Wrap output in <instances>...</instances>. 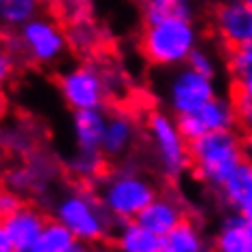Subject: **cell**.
<instances>
[{"label": "cell", "mask_w": 252, "mask_h": 252, "mask_svg": "<svg viewBox=\"0 0 252 252\" xmlns=\"http://www.w3.org/2000/svg\"><path fill=\"white\" fill-rule=\"evenodd\" d=\"M199 47V30L194 20L167 17V20L143 24L139 34V49L150 64L160 68H178L186 64Z\"/></svg>", "instance_id": "6da1fadb"}, {"label": "cell", "mask_w": 252, "mask_h": 252, "mask_svg": "<svg viewBox=\"0 0 252 252\" xmlns=\"http://www.w3.org/2000/svg\"><path fill=\"white\" fill-rule=\"evenodd\" d=\"M54 218L73 231L77 242L88 246L100 244L103 239L113 235V224L118 222L109 214L98 194L90 188L79 186L62 192L54 203Z\"/></svg>", "instance_id": "7a4b0ae2"}, {"label": "cell", "mask_w": 252, "mask_h": 252, "mask_svg": "<svg viewBox=\"0 0 252 252\" xmlns=\"http://www.w3.org/2000/svg\"><path fill=\"white\" fill-rule=\"evenodd\" d=\"M244 156V137L235 130H214L190 141V167L199 182L218 190L239 167Z\"/></svg>", "instance_id": "3957f363"}, {"label": "cell", "mask_w": 252, "mask_h": 252, "mask_svg": "<svg viewBox=\"0 0 252 252\" xmlns=\"http://www.w3.org/2000/svg\"><path fill=\"white\" fill-rule=\"evenodd\" d=\"M98 197L118 222H126L135 220L158 197V188L152 178L137 169L124 167L103 178L98 186Z\"/></svg>", "instance_id": "277c9868"}, {"label": "cell", "mask_w": 252, "mask_h": 252, "mask_svg": "<svg viewBox=\"0 0 252 252\" xmlns=\"http://www.w3.org/2000/svg\"><path fill=\"white\" fill-rule=\"evenodd\" d=\"M13 52H22L28 60L41 66H54L68 52V34L54 20L36 15L17 28L11 36ZM11 52V54H13Z\"/></svg>", "instance_id": "5b68a950"}, {"label": "cell", "mask_w": 252, "mask_h": 252, "mask_svg": "<svg viewBox=\"0 0 252 252\" xmlns=\"http://www.w3.org/2000/svg\"><path fill=\"white\" fill-rule=\"evenodd\" d=\"M146 130L158 169L167 178H180L190 167V143L182 135L178 118L171 111H152Z\"/></svg>", "instance_id": "8992f818"}, {"label": "cell", "mask_w": 252, "mask_h": 252, "mask_svg": "<svg viewBox=\"0 0 252 252\" xmlns=\"http://www.w3.org/2000/svg\"><path fill=\"white\" fill-rule=\"evenodd\" d=\"M58 92L71 111L100 109L109 96V77L96 64H73L58 75Z\"/></svg>", "instance_id": "52a82bcc"}, {"label": "cell", "mask_w": 252, "mask_h": 252, "mask_svg": "<svg viewBox=\"0 0 252 252\" xmlns=\"http://www.w3.org/2000/svg\"><path fill=\"white\" fill-rule=\"evenodd\" d=\"M218 96L216 77L203 75L190 64H182L173 68L165 84L167 107L175 118L184 113H194L201 109L207 100Z\"/></svg>", "instance_id": "ba28073f"}, {"label": "cell", "mask_w": 252, "mask_h": 252, "mask_svg": "<svg viewBox=\"0 0 252 252\" xmlns=\"http://www.w3.org/2000/svg\"><path fill=\"white\" fill-rule=\"evenodd\" d=\"M214 30L224 47L252 45V7L248 2H220L212 13Z\"/></svg>", "instance_id": "9c48e42d"}, {"label": "cell", "mask_w": 252, "mask_h": 252, "mask_svg": "<svg viewBox=\"0 0 252 252\" xmlns=\"http://www.w3.org/2000/svg\"><path fill=\"white\" fill-rule=\"evenodd\" d=\"M47 220L49 218H45V214H43L36 205L22 203L17 210L2 216L0 231L7 233V235L13 239V244L17 248H24V246H30L39 239V235L47 224Z\"/></svg>", "instance_id": "30bf717a"}, {"label": "cell", "mask_w": 252, "mask_h": 252, "mask_svg": "<svg viewBox=\"0 0 252 252\" xmlns=\"http://www.w3.org/2000/svg\"><path fill=\"white\" fill-rule=\"evenodd\" d=\"M135 220H139L143 226H148L150 231L158 233V235L165 237L167 233H171L175 226H178L182 220H186V212L184 205L178 197L173 194H160L156 197L152 203H150L146 210H143Z\"/></svg>", "instance_id": "8fae6325"}, {"label": "cell", "mask_w": 252, "mask_h": 252, "mask_svg": "<svg viewBox=\"0 0 252 252\" xmlns=\"http://www.w3.org/2000/svg\"><path fill=\"white\" fill-rule=\"evenodd\" d=\"M107 113L100 109H81L73 111L71 120V133L73 143L77 150H92V152H103V137L107 128Z\"/></svg>", "instance_id": "7c38bea8"}, {"label": "cell", "mask_w": 252, "mask_h": 252, "mask_svg": "<svg viewBox=\"0 0 252 252\" xmlns=\"http://www.w3.org/2000/svg\"><path fill=\"white\" fill-rule=\"evenodd\" d=\"M137 141V124L130 113L113 111L107 118L103 137V154L107 158H122L133 150Z\"/></svg>", "instance_id": "4fadbf2b"}, {"label": "cell", "mask_w": 252, "mask_h": 252, "mask_svg": "<svg viewBox=\"0 0 252 252\" xmlns=\"http://www.w3.org/2000/svg\"><path fill=\"white\" fill-rule=\"evenodd\" d=\"M113 248L116 252H160L162 235L150 231L139 220L118 222L113 231Z\"/></svg>", "instance_id": "5bb4252c"}, {"label": "cell", "mask_w": 252, "mask_h": 252, "mask_svg": "<svg viewBox=\"0 0 252 252\" xmlns=\"http://www.w3.org/2000/svg\"><path fill=\"white\" fill-rule=\"evenodd\" d=\"M201 130L205 133H214V130H235L237 128V116H235V105L233 98L224 96H214L212 100L194 111Z\"/></svg>", "instance_id": "9a60e30c"}, {"label": "cell", "mask_w": 252, "mask_h": 252, "mask_svg": "<svg viewBox=\"0 0 252 252\" xmlns=\"http://www.w3.org/2000/svg\"><path fill=\"white\" fill-rule=\"evenodd\" d=\"M218 194L224 205L239 212L252 199V160L244 158L226 182L218 188Z\"/></svg>", "instance_id": "2e32d148"}, {"label": "cell", "mask_w": 252, "mask_h": 252, "mask_svg": "<svg viewBox=\"0 0 252 252\" xmlns=\"http://www.w3.org/2000/svg\"><path fill=\"white\" fill-rule=\"evenodd\" d=\"M210 248L203 233L194 220H182L171 233L162 237V250L165 252H201Z\"/></svg>", "instance_id": "e0dca14e"}, {"label": "cell", "mask_w": 252, "mask_h": 252, "mask_svg": "<svg viewBox=\"0 0 252 252\" xmlns=\"http://www.w3.org/2000/svg\"><path fill=\"white\" fill-rule=\"evenodd\" d=\"M143 24H154L167 17H184L194 20V2L192 0H150L141 2Z\"/></svg>", "instance_id": "ac0fdd59"}, {"label": "cell", "mask_w": 252, "mask_h": 252, "mask_svg": "<svg viewBox=\"0 0 252 252\" xmlns=\"http://www.w3.org/2000/svg\"><path fill=\"white\" fill-rule=\"evenodd\" d=\"M226 66L235 84V92L252 96V45L229 49Z\"/></svg>", "instance_id": "d6986e66"}, {"label": "cell", "mask_w": 252, "mask_h": 252, "mask_svg": "<svg viewBox=\"0 0 252 252\" xmlns=\"http://www.w3.org/2000/svg\"><path fill=\"white\" fill-rule=\"evenodd\" d=\"M75 244H77V237L73 235V231L58 218H52L47 220L45 229L34 242V248L36 252H68Z\"/></svg>", "instance_id": "ffe728a7"}, {"label": "cell", "mask_w": 252, "mask_h": 252, "mask_svg": "<svg viewBox=\"0 0 252 252\" xmlns=\"http://www.w3.org/2000/svg\"><path fill=\"white\" fill-rule=\"evenodd\" d=\"M105 158L103 152H92V150H77L66 158V169L79 180H96L105 169Z\"/></svg>", "instance_id": "44dd1931"}, {"label": "cell", "mask_w": 252, "mask_h": 252, "mask_svg": "<svg viewBox=\"0 0 252 252\" xmlns=\"http://www.w3.org/2000/svg\"><path fill=\"white\" fill-rule=\"evenodd\" d=\"M41 0H0V20L7 28L17 30L39 13Z\"/></svg>", "instance_id": "7402d4cb"}, {"label": "cell", "mask_w": 252, "mask_h": 252, "mask_svg": "<svg viewBox=\"0 0 252 252\" xmlns=\"http://www.w3.org/2000/svg\"><path fill=\"white\" fill-rule=\"evenodd\" d=\"M4 186L17 194L36 190V180H34V173L28 162L26 165H20V167H9L7 173H4Z\"/></svg>", "instance_id": "603a6c76"}, {"label": "cell", "mask_w": 252, "mask_h": 252, "mask_svg": "<svg viewBox=\"0 0 252 252\" xmlns=\"http://www.w3.org/2000/svg\"><path fill=\"white\" fill-rule=\"evenodd\" d=\"M2 143L9 152L13 154H28L32 150V135L22 126H4L2 130Z\"/></svg>", "instance_id": "cb8c5ba5"}, {"label": "cell", "mask_w": 252, "mask_h": 252, "mask_svg": "<svg viewBox=\"0 0 252 252\" xmlns=\"http://www.w3.org/2000/svg\"><path fill=\"white\" fill-rule=\"evenodd\" d=\"M233 105H235L237 116V128L244 135H252V96L242 92L233 94Z\"/></svg>", "instance_id": "d4e9b609"}, {"label": "cell", "mask_w": 252, "mask_h": 252, "mask_svg": "<svg viewBox=\"0 0 252 252\" xmlns=\"http://www.w3.org/2000/svg\"><path fill=\"white\" fill-rule=\"evenodd\" d=\"M186 64H190L192 68H197V71H201L203 75H210V77H216L218 75V62L214 58V54L207 52V49L201 45L190 54Z\"/></svg>", "instance_id": "484cf974"}, {"label": "cell", "mask_w": 252, "mask_h": 252, "mask_svg": "<svg viewBox=\"0 0 252 252\" xmlns=\"http://www.w3.org/2000/svg\"><path fill=\"white\" fill-rule=\"evenodd\" d=\"M68 43L75 47V49H81V52H88V47H92L96 43V32L90 24L86 22H79L75 24L73 30L68 32Z\"/></svg>", "instance_id": "4316f807"}, {"label": "cell", "mask_w": 252, "mask_h": 252, "mask_svg": "<svg viewBox=\"0 0 252 252\" xmlns=\"http://www.w3.org/2000/svg\"><path fill=\"white\" fill-rule=\"evenodd\" d=\"M22 203H24V201H22L20 194L13 192V190H9V188H4L2 194H0V214L4 216V214L17 210Z\"/></svg>", "instance_id": "83f0119b"}, {"label": "cell", "mask_w": 252, "mask_h": 252, "mask_svg": "<svg viewBox=\"0 0 252 252\" xmlns=\"http://www.w3.org/2000/svg\"><path fill=\"white\" fill-rule=\"evenodd\" d=\"M11 71H13V54L2 52V56H0V77H2V81L9 79Z\"/></svg>", "instance_id": "f1b7e54d"}, {"label": "cell", "mask_w": 252, "mask_h": 252, "mask_svg": "<svg viewBox=\"0 0 252 252\" xmlns=\"http://www.w3.org/2000/svg\"><path fill=\"white\" fill-rule=\"evenodd\" d=\"M17 246L13 244V239H11L4 231H0V252H15Z\"/></svg>", "instance_id": "f546056e"}, {"label": "cell", "mask_w": 252, "mask_h": 252, "mask_svg": "<svg viewBox=\"0 0 252 252\" xmlns=\"http://www.w3.org/2000/svg\"><path fill=\"white\" fill-rule=\"evenodd\" d=\"M244 156L252 160V135H244Z\"/></svg>", "instance_id": "4dcf8cb0"}, {"label": "cell", "mask_w": 252, "mask_h": 252, "mask_svg": "<svg viewBox=\"0 0 252 252\" xmlns=\"http://www.w3.org/2000/svg\"><path fill=\"white\" fill-rule=\"evenodd\" d=\"M88 252H116V250L107 248V246H100V244H92L90 248H88Z\"/></svg>", "instance_id": "1f68e13d"}, {"label": "cell", "mask_w": 252, "mask_h": 252, "mask_svg": "<svg viewBox=\"0 0 252 252\" xmlns=\"http://www.w3.org/2000/svg\"><path fill=\"white\" fill-rule=\"evenodd\" d=\"M88 248H90V246H88V244H84V242H77V244H75V246H73V248L68 250V252H88Z\"/></svg>", "instance_id": "d6a6232c"}, {"label": "cell", "mask_w": 252, "mask_h": 252, "mask_svg": "<svg viewBox=\"0 0 252 252\" xmlns=\"http://www.w3.org/2000/svg\"><path fill=\"white\" fill-rule=\"evenodd\" d=\"M239 212H242L246 218H252V199H250L248 203H246V205H244V207H242V210H239Z\"/></svg>", "instance_id": "836d02e7"}, {"label": "cell", "mask_w": 252, "mask_h": 252, "mask_svg": "<svg viewBox=\"0 0 252 252\" xmlns=\"http://www.w3.org/2000/svg\"><path fill=\"white\" fill-rule=\"evenodd\" d=\"M15 252H36V248H34V244H30V246H24V248H17Z\"/></svg>", "instance_id": "e575fe53"}, {"label": "cell", "mask_w": 252, "mask_h": 252, "mask_svg": "<svg viewBox=\"0 0 252 252\" xmlns=\"http://www.w3.org/2000/svg\"><path fill=\"white\" fill-rule=\"evenodd\" d=\"M246 231H248V239L252 244V218H248V222H246Z\"/></svg>", "instance_id": "d590c367"}, {"label": "cell", "mask_w": 252, "mask_h": 252, "mask_svg": "<svg viewBox=\"0 0 252 252\" xmlns=\"http://www.w3.org/2000/svg\"><path fill=\"white\" fill-rule=\"evenodd\" d=\"M224 2H246V0H224Z\"/></svg>", "instance_id": "8d00e7d4"}, {"label": "cell", "mask_w": 252, "mask_h": 252, "mask_svg": "<svg viewBox=\"0 0 252 252\" xmlns=\"http://www.w3.org/2000/svg\"><path fill=\"white\" fill-rule=\"evenodd\" d=\"M201 252H214V248H212V246H210V248H205V250H201Z\"/></svg>", "instance_id": "74e56055"}, {"label": "cell", "mask_w": 252, "mask_h": 252, "mask_svg": "<svg viewBox=\"0 0 252 252\" xmlns=\"http://www.w3.org/2000/svg\"><path fill=\"white\" fill-rule=\"evenodd\" d=\"M239 252H252V248H246V250H239Z\"/></svg>", "instance_id": "f35d334b"}, {"label": "cell", "mask_w": 252, "mask_h": 252, "mask_svg": "<svg viewBox=\"0 0 252 252\" xmlns=\"http://www.w3.org/2000/svg\"><path fill=\"white\" fill-rule=\"evenodd\" d=\"M246 2H248V4H250V7H252V0H246Z\"/></svg>", "instance_id": "ab89813d"}]
</instances>
